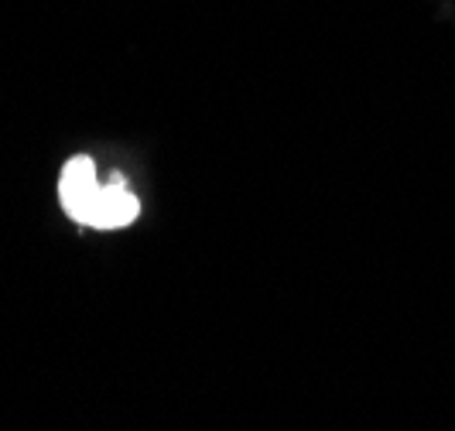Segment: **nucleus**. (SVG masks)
<instances>
[{"label": "nucleus", "instance_id": "2", "mask_svg": "<svg viewBox=\"0 0 455 431\" xmlns=\"http://www.w3.org/2000/svg\"><path fill=\"white\" fill-rule=\"evenodd\" d=\"M137 212H140L137 196L124 185L120 175H114L110 185H100V196H96V205H92V212H90V227L120 229V227H127V223H134Z\"/></svg>", "mask_w": 455, "mask_h": 431}, {"label": "nucleus", "instance_id": "1", "mask_svg": "<svg viewBox=\"0 0 455 431\" xmlns=\"http://www.w3.org/2000/svg\"><path fill=\"white\" fill-rule=\"evenodd\" d=\"M96 196H100V182H96V164L92 158H72L62 168V179H59V199H62V209L76 223H86L90 227V212L96 205Z\"/></svg>", "mask_w": 455, "mask_h": 431}]
</instances>
